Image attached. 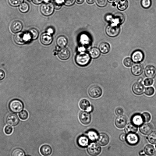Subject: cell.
<instances>
[{
  "label": "cell",
  "mask_w": 156,
  "mask_h": 156,
  "mask_svg": "<svg viewBox=\"0 0 156 156\" xmlns=\"http://www.w3.org/2000/svg\"><path fill=\"white\" fill-rule=\"evenodd\" d=\"M132 60L134 62L138 63L143 61L144 54L141 50H137L134 51L131 55Z\"/></svg>",
  "instance_id": "cell-11"
},
{
  "label": "cell",
  "mask_w": 156,
  "mask_h": 156,
  "mask_svg": "<svg viewBox=\"0 0 156 156\" xmlns=\"http://www.w3.org/2000/svg\"><path fill=\"white\" fill-rule=\"evenodd\" d=\"M100 52L98 48L96 47H93L90 49L89 54L91 58H96L100 56Z\"/></svg>",
  "instance_id": "cell-29"
},
{
  "label": "cell",
  "mask_w": 156,
  "mask_h": 156,
  "mask_svg": "<svg viewBox=\"0 0 156 156\" xmlns=\"http://www.w3.org/2000/svg\"><path fill=\"white\" fill-rule=\"evenodd\" d=\"M144 74L149 78H153L156 75V68L152 65L147 66L145 68Z\"/></svg>",
  "instance_id": "cell-13"
},
{
  "label": "cell",
  "mask_w": 156,
  "mask_h": 156,
  "mask_svg": "<svg viewBox=\"0 0 156 156\" xmlns=\"http://www.w3.org/2000/svg\"><path fill=\"white\" fill-rule=\"evenodd\" d=\"M126 135L124 133H122L119 136V138L120 140L122 141H125L126 140Z\"/></svg>",
  "instance_id": "cell-52"
},
{
  "label": "cell",
  "mask_w": 156,
  "mask_h": 156,
  "mask_svg": "<svg viewBox=\"0 0 156 156\" xmlns=\"http://www.w3.org/2000/svg\"><path fill=\"white\" fill-rule=\"evenodd\" d=\"M75 2V0H64V3L66 6H69L74 4Z\"/></svg>",
  "instance_id": "cell-48"
},
{
  "label": "cell",
  "mask_w": 156,
  "mask_h": 156,
  "mask_svg": "<svg viewBox=\"0 0 156 156\" xmlns=\"http://www.w3.org/2000/svg\"><path fill=\"white\" fill-rule=\"evenodd\" d=\"M11 156H25V153L22 149L16 148L12 150Z\"/></svg>",
  "instance_id": "cell-33"
},
{
  "label": "cell",
  "mask_w": 156,
  "mask_h": 156,
  "mask_svg": "<svg viewBox=\"0 0 156 156\" xmlns=\"http://www.w3.org/2000/svg\"><path fill=\"white\" fill-rule=\"evenodd\" d=\"M154 82L153 80L151 78H147L144 81V84L146 86H149L152 85Z\"/></svg>",
  "instance_id": "cell-47"
},
{
  "label": "cell",
  "mask_w": 156,
  "mask_h": 156,
  "mask_svg": "<svg viewBox=\"0 0 156 156\" xmlns=\"http://www.w3.org/2000/svg\"><path fill=\"white\" fill-rule=\"evenodd\" d=\"M40 151L41 155L43 156H49L52 153V149L50 145L44 144L41 147Z\"/></svg>",
  "instance_id": "cell-21"
},
{
  "label": "cell",
  "mask_w": 156,
  "mask_h": 156,
  "mask_svg": "<svg viewBox=\"0 0 156 156\" xmlns=\"http://www.w3.org/2000/svg\"><path fill=\"white\" fill-rule=\"evenodd\" d=\"M141 3L143 8L147 9L151 6V0H142Z\"/></svg>",
  "instance_id": "cell-42"
},
{
  "label": "cell",
  "mask_w": 156,
  "mask_h": 156,
  "mask_svg": "<svg viewBox=\"0 0 156 156\" xmlns=\"http://www.w3.org/2000/svg\"><path fill=\"white\" fill-rule=\"evenodd\" d=\"M143 65L139 63H136L134 64L131 68L132 73L134 75L138 76L140 75L143 72Z\"/></svg>",
  "instance_id": "cell-14"
},
{
  "label": "cell",
  "mask_w": 156,
  "mask_h": 156,
  "mask_svg": "<svg viewBox=\"0 0 156 156\" xmlns=\"http://www.w3.org/2000/svg\"><path fill=\"white\" fill-rule=\"evenodd\" d=\"M132 123L137 126H141L144 121L142 115L139 114L134 115L131 118Z\"/></svg>",
  "instance_id": "cell-22"
},
{
  "label": "cell",
  "mask_w": 156,
  "mask_h": 156,
  "mask_svg": "<svg viewBox=\"0 0 156 156\" xmlns=\"http://www.w3.org/2000/svg\"><path fill=\"white\" fill-rule=\"evenodd\" d=\"M9 4L12 6L20 5L23 2V0H8Z\"/></svg>",
  "instance_id": "cell-38"
},
{
  "label": "cell",
  "mask_w": 156,
  "mask_h": 156,
  "mask_svg": "<svg viewBox=\"0 0 156 156\" xmlns=\"http://www.w3.org/2000/svg\"><path fill=\"white\" fill-rule=\"evenodd\" d=\"M91 57L87 52L82 51L77 53L75 56V61L78 66L84 67L88 65L90 62Z\"/></svg>",
  "instance_id": "cell-1"
},
{
  "label": "cell",
  "mask_w": 156,
  "mask_h": 156,
  "mask_svg": "<svg viewBox=\"0 0 156 156\" xmlns=\"http://www.w3.org/2000/svg\"><path fill=\"white\" fill-rule=\"evenodd\" d=\"M41 42L44 45L50 44L52 41V37L48 33L42 34L40 37Z\"/></svg>",
  "instance_id": "cell-18"
},
{
  "label": "cell",
  "mask_w": 156,
  "mask_h": 156,
  "mask_svg": "<svg viewBox=\"0 0 156 156\" xmlns=\"http://www.w3.org/2000/svg\"><path fill=\"white\" fill-rule=\"evenodd\" d=\"M144 151L145 154L149 156H153L156 152L154 147L151 144L146 145L144 147Z\"/></svg>",
  "instance_id": "cell-27"
},
{
  "label": "cell",
  "mask_w": 156,
  "mask_h": 156,
  "mask_svg": "<svg viewBox=\"0 0 156 156\" xmlns=\"http://www.w3.org/2000/svg\"><path fill=\"white\" fill-rule=\"evenodd\" d=\"M144 87L140 83H135L133 86L132 89L133 92L136 94L140 95L144 92Z\"/></svg>",
  "instance_id": "cell-17"
},
{
  "label": "cell",
  "mask_w": 156,
  "mask_h": 156,
  "mask_svg": "<svg viewBox=\"0 0 156 156\" xmlns=\"http://www.w3.org/2000/svg\"><path fill=\"white\" fill-rule=\"evenodd\" d=\"M9 108L11 111L14 113H18L23 108V104L22 102L18 99L11 100L9 103Z\"/></svg>",
  "instance_id": "cell-2"
},
{
  "label": "cell",
  "mask_w": 156,
  "mask_h": 156,
  "mask_svg": "<svg viewBox=\"0 0 156 156\" xmlns=\"http://www.w3.org/2000/svg\"><path fill=\"white\" fill-rule=\"evenodd\" d=\"M99 49L103 54H106L110 51V47L109 44L106 42L101 43L99 46Z\"/></svg>",
  "instance_id": "cell-26"
},
{
  "label": "cell",
  "mask_w": 156,
  "mask_h": 156,
  "mask_svg": "<svg viewBox=\"0 0 156 156\" xmlns=\"http://www.w3.org/2000/svg\"><path fill=\"white\" fill-rule=\"evenodd\" d=\"M84 0H75V2L78 4H81L83 3Z\"/></svg>",
  "instance_id": "cell-56"
},
{
  "label": "cell",
  "mask_w": 156,
  "mask_h": 156,
  "mask_svg": "<svg viewBox=\"0 0 156 156\" xmlns=\"http://www.w3.org/2000/svg\"><path fill=\"white\" fill-rule=\"evenodd\" d=\"M5 76V73L4 71L2 69H0V81L2 80Z\"/></svg>",
  "instance_id": "cell-51"
},
{
  "label": "cell",
  "mask_w": 156,
  "mask_h": 156,
  "mask_svg": "<svg viewBox=\"0 0 156 156\" xmlns=\"http://www.w3.org/2000/svg\"><path fill=\"white\" fill-rule=\"evenodd\" d=\"M144 122H148L151 119V116L147 112H144L141 115Z\"/></svg>",
  "instance_id": "cell-44"
},
{
  "label": "cell",
  "mask_w": 156,
  "mask_h": 156,
  "mask_svg": "<svg viewBox=\"0 0 156 156\" xmlns=\"http://www.w3.org/2000/svg\"><path fill=\"white\" fill-rule=\"evenodd\" d=\"M126 140L129 145L134 146L139 142V138L138 135L135 133H129L126 136Z\"/></svg>",
  "instance_id": "cell-8"
},
{
  "label": "cell",
  "mask_w": 156,
  "mask_h": 156,
  "mask_svg": "<svg viewBox=\"0 0 156 156\" xmlns=\"http://www.w3.org/2000/svg\"><path fill=\"white\" fill-rule=\"evenodd\" d=\"M53 4L51 2H47L42 4L40 7V11L43 15L49 16L52 14L54 10Z\"/></svg>",
  "instance_id": "cell-4"
},
{
  "label": "cell",
  "mask_w": 156,
  "mask_h": 156,
  "mask_svg": "<svg viewBox=\"0 0 156 156\" xmlns=\"http://www.w3.org/2000/svg\"><path fill=\"white\" fill-rule=\"evenodd\" d=\"M137 126L131 123L128 124L125 129V131L127 133H135L137 131Z\"/></svg>",
  "instance_id": "cell-28"
},
{
  "label": "cell",
  "mask_w": 156,
  "mask_h": 156,
  "mask_svg": "<svg viewBox=\"0 0 156 156\" xmlns=\"http://www.w3.org/2000/svg\"><path fill=\"white\" fill-rule=\"evenodd\" d=\"M128 5L127 0H120L117 3V7L119 10L123 11L127 8Z\"/></svg>",
  "instance_id": "cell-30"
},
{
  "label": "cell",
  "mask_w": 156,
  "mask_h": 156,
  "mask_svg": "<svg viewBox=\"0 0 156 156\" xmlns=\"http://www.w3.org/2000/svg\"><path fill=\"white\" fill-rule=\"evenodd\" d=\"M127 122L126 117L124 115H119L115 120V124L116 126L120 129L123 128L126 125Z\"/></svg>",
  "instance_id": "cell-12"
},
{
  "label": "cell",
  "mask_w": 156,
  "mask_h": 156,
  "mask_svg": "<svg viewBox=\"0 0 156 156\" xmlns=\"http://www.w3.org/2000/svg\"><path fill=\"white\" fill-rule=\"evenodd\" d=\"M155 90L154 88L152 87H147L145 90V94L149 96L152 95L154 93Z\"/></svg>",
  "instance_id": "cell-39"
},
{
  "label": "cell",
  "mask_w": 156,
  "mask_h": 156,
  "mask_svg": "<svg viewBox=\"0 0 156 156\" xmlns=\"http://www.w3.org/2000/svg\"><path fill=\"white\" fill-rule=\"evenodd\" d=\"M143 80V78L142 77L139 78L138 80V82L139 83L141 82Z\"/></svg>",
  "instance_id": "cell-59"
},
{
  "label": "cell",
  "mask_w": 156,
  "mask_h": 156,
  "mask_svg": "<svg viewBox=\"0 0 156 156\" xmlns=\"http://www.w3.org/2000/svg\"><path fill=\"white\" fill-rule=\"evenodd\" d=\"M93 110V108L92 106L90 105V106L86 110L87 112H92Z\"/></svg>",
  "instance_id": "cell-54"
},
{
  "label": "cell",
  "mask_w": 156,
  "mask_h": 156,
  "mask_svg": "<svg viewBox=\"0 0 156 156\" xmlns=\"http://www.w3.org/2000/svg\"><path fill=\"white\" fill-rule=\"evenodd\" d=\"M89 142V138L85 136H79L77 139L78 144L80 146L82 147H85L87 146Z\"/></svg>",
  "instance_id": "cell-24"
},
{
  "label": "cell",
  "mask_w": 156,
  "mask_h": 156,
  "mask_svg": "<svg viewBox=\"0 0 156 156\" xmlns=\"http://www.w3.org/2000/svg\"><path fill=\"white\" fill-rule=\"evenodd\" d=\"M109 137L106 134L104 133H100L97 139L98 143L101 146L107 145L109 142Z\"/></svg>",
  "instance_id": "cell-16"
},
{
  "label": "cell",
  "mask_w": 156,
  "mask_h": 156,
  "mask_svg": "<svg viewBox=\"0 0 156 156\" xmlns=\"http://www.w3.org/2000/svg\"><path fill=\"white\" fill-rule=\"evenodd\" d=\"M147 139L149 142L153 144H156V132H151L147 136Z\"/></svg>",
  "instance_id": "cell-35"
},
{
  "label": "cell",
  "mask_w": 156,
  "mask_h": 156,
  "mask_svg": "<svg viewBox=\"0 0 156 156\" xmlns=\"http://www.w3.org/2000/svg\"><path fill=\"white\" fill-rule=\"evenodd\" d=\"M4 131L6 134L10 135L12 132L13 128L11 126L9 125L6 126L4 128Z\"/></svg>",
  "instance_id": "cell-46"
},
{
  "label": "cell",
  "mask_w": 156,
  "mask_h": 156,
  "mask_svg": "<svg viewBox=\"0 0 156 156\" xmlns=\"http://www.w3.org/2000/svg\"><path fill=\"white\" fill-rule=\"evenodd\" d=\"M87 151L90 155L96 156L99 155L101 153V148L99 145L97 144L92 143L88 146Z\"/></svg>",
  "instance_id": "cell-6"
},
{
  "label": "cell",
  "mask_w": 156,
  "mask_h": 156,
  "mask_svg": "<svg viewBox=\"0 0 156 156\" xmlns=\"http://www.w3.org/2000/svg\"><path fill=\"white\" fill-rule=\"evenodd\" d=\"M46 2H48L49 1H54V0H44Z\"/></svg>",
  "instance_id": "cell-60"
},
{
  "label": "cell",
  "mask_w": 156,
  "mask_h": 156,
  "mask_svg": "<svg viewBox=\"0 0 156 156\" xmlns=\"http://www.w3.org/2000/svg\"><path fill=\"white\" fill-rule=\"evenodd\" d=\"M155 148H156V145H155Z\"/></svg>",
  "instance_id": "cell-62"
},
{
  "label": "cell",
  "mask_w": 156,
  "mask_h": 156,
  "mask_svg": "<svg viewBox=\"0 0 156 156\" xmlns=\"http://www.w3.org/2000/svg\"><path fill=\"white\" fill-rule=\"evenodd\" d=\"M23 25L19 21H14L11 24L10 29L14 33H17L20 31L22 29Z\"/></svg>",
  "instance_id": "cell-23"
},
{
  "label": "cell",
  "mask_w": 156,
  "mask_h": 156,
  "mask_svg": "<svg viewBox=\"0 0 156 156\" xmlns=\"http://www.w3.org/2000/svg\"><path fill=\"white\" fill-rule=\"evenodd\" d=\"M64 0H54V6L56 9H60L63 3Z\"/></svg>",
  "instance_id": "cell-41"
},
{
  "label": "cell",
  "mask_w": 156,
  "mask_h": 156,
  "mask_svg": "<svg viewBox=\"0 0 156 156\" xmlns=\"http://www.w3.org/2000/svg\"><path fill=\"white\" fill-rule=\"evenodd\" d=\"M90 38L86 34H82L80 38L81 43L83 44H89L90 41Z\"/></svg>",
  "instance_id": "cell-36"
},
{
  "label": "cell",
  "mask_w": 156,
  "mask_h": 156,
  "mask_svg": "<svg viewBox=\"0 0 156 156\" xmlns=\"http://www.w3.org/2000/svg\"><path fill=\"white\" fill-rule=\"evenodd\" d=\"M19 116L21 119L25 120L28 118V114L26 111L23 110L19 113Z\"/></svg>",
  "instance_id": "cell-40"
},
{
  "label": "cell",
  "mask_w": 156,
  "mask_h": 156,
  "mask_svg": "<svg viewBox=\"0 0 156 156\" xmlns=\"http://www.w3.org/2000/svg\"><path fill=\"white\" fill-rule=\"evenodd\" d=\"M125 20V17L124 14L121 12H118L113 16V18L111 23L119 25L123 23Z\"/></svg>",
  "instance_id": "cell-15"
},
{
  "label": "cell",
  "mask_w": 156,
  "mask_h": 156,
  "mask_svg": "<svg viewBox=\"0 0 156 156\" xmlns=\"http://www.w3.org/2000/svg\"><path fill=\"white\" fill-rule=\"evenodd\" d=\"M28 34L30 39L35 40L38 37V32L36 29L33 28L29 30Z\"/></svg>",
  "instance_id": "cell-34"
},
{
  "label": "cell",
  "mask_w": 156,
  "mask_h": 156,
  "mask_svg": "<svg viewBox=\"0 0 156 156\" xmlns=\"http://www.w3.org/2000/svg\"><path fill=\"white\" fill-rule=\"evenodd\" d=\"M124 112L123 109L120 107L117 108L115 110V113L117 115H122Z\"/></svg>",
  "instance_id": "cell-49"
},
{
  "label": "cell",
  "mask_w": 156,
  "mask_h": 156,
  "mask_svg": "<svg viewBox=\"0 0 156 156\" xmlns=\"http://www.w3.org/2000/svg\"><path fill=\"white\" fill-rule=\"evenodd\" d=\"M117 0H107V1L111 3H114Z\"/></svg>",
  "instance_id": "cell-58"
},
{
  "label": "cell",
  "mask_w": 156,
  "mask_h": 156,
  "mask_svg": "<svg viewBox=\"0 0 156 156\" xmlns=\"http://www.w3.org/2000/svg\"><path fill=\"white\" fill-rule=\"evenodd\" d=\"M119 25L114 23H111L106 27L105 32L108 36L111 37L117 36L120 32Z\"/></svg>",
  "instance_id": "cell-3"
},
{
  "label": "cell",
  "mask_w": 156,
  "mask_h": 156,
  "mask_svg": "<svg viewBox=\"0 0 156 156\" xmlns=\"http://www.w3.org/2000/svg\"><path fill=\"white\" fill-rule=\"evenodd\" d=\"M123 64L126 66L130 67L133 65V61L131 58L127 57L124 60Z\"/></svg>",
  "instance_id": "cell-43"
},
{
  "label": "cell",
  "mask_w": 156,
  "mask_h": 156,
  "mask_svg": "<svg viewBox=\"0 0 156 156\" xmlns=\"http://www.w3.org/2000/svg\"><path fill=\"white\" fill-rule=\"evenodd\" d=\"M90 103L88 100L84 99L81 100L79 103V106L80 108L86 110L90 106Z\"/></svg>",
  "instance_id": "cell-31"
},
{
  "label": "cell",
  "mask_w": 156,
  "mask_h": 156,
  "mask_svg": "<svg viewBox=\"0 0 156 156\" xmlns=\"http://www.w3.org/2000/svg\"><path fill=\"white\" fill-rule=\"evenodd\" d=\"M95 0H86L87 2L89 4H91L94 3Z\"/></svg>",
  "instance_id": "cell-55"
},
{
  "label": "cell",
  "mask_w": 156,
  "mask_h": 156,
  "mask_svg": "<svg viewBox=\"0 0 156 156\" xmlns=\"http://www.w3.org/2000/svg\"><path fill=\"white\" fill-rule=\"evenodd\" d=\"M19 9L22 12H26L29 10V6L27 3H22L19 6Z\"/></svg>",
  "instance_id": "cell-37"
},
{
  "label": "cell",
  "mask_w": 156,
  "mask_h": 156,
  "mask_svg": "<svg viewBox=\"0 0 156 156\" xmlns=\"http://www.w3.org/2000/svg\"><path fill=\"white\" fill-rule=\"evenodd\" d=\"M79 118L81 122L84 125L89 124L91 119L90 113L84 111H81L80 112Z\"/></svg>",
  "instance_id": "cell-9"
},
{
  "label": "cell",
  "mask_w": 156,
  "mask_h": 156,
  "mask_svg": "<svg viewBox=\"0 0 156 156\" xmlns=\"http://www.w3.org/2000/svg\"><path fill=\"white\" fill-rule=\"evenodd\" d=\"M30 38L28 35L23 33L16 34L14 37L15 42L19 44H23L26 43Z\"/></svg>",
  "instance_id": "cell-7"
},
{
  "label": "cell",
  "mask_w": 156,
  "mask_h": 156,
  "mask_svg": "<svg viewBox=\"0 0 156 156\" xmlns=\"http://www.w3.org/2000/svg\"><path fill=\"white\" fill-rule=\"evenodd\" d=\"M152 126L150 123L144 124L140 126V132L144 135H148L151 133L153 130Z\"/></svg>",
  "instance_id": "cell-20"
},
{
  "label": "cell",
  "mask_w": 156,
  "mask_h": 156,
  "mask_svg": "<svg viewBox=\"0 0 156 156\" xmlns=\"http://www.w3.org/2000/svg\"><path fill=\"white\" fill-rule=\"evenodd\" d=\"M113 18V16L111 14L106 15L105 17L106 21L112 22Z\"/></svg>",
  "instance_id": "cell-50"
},
{
  "label": "cell",
  "mask_w": 156,
  "mask_h": 156,
  "mask_svg": "<svg viewBox=\"0 0 156 156\" xmlns=\"http://www.w3.org/2000/svg\"><path fill=\"white\" fill-rule=\"evenodd\" d=\"M59 58L62 60H66L69 58L70 53L69 50L65 48H62L58 52Z\"/></svg>",
  "instance_id": "cell-19"
},
{
  "label": "cell",
  "mask_w": 156,
  "mask_h": 156,
  "mask_svg": "<svg viewBox=\"0 0 156 156\" xmlns=\"http://www.w3.org/2000/svg\"><path fill=\"white\" fill-rule=\"evenodd\" d=\"M47 32H48V33H49L50 34H52L53 33L54 30L52 28H48V29Z\"/></svg>",
  "instance_id": "cell-57"
},
{
  "label": "cell",
  "mask_w": 156,
  "mask_h": 156,
  "mask_svg": "<svg viewBox=\"0 0 156 156\" xmlns=\"http://www.w3.org/2000/svg\"><path fill=\"white\" fill-rule=\"evenodd\" d=\"M32 1L34 4H38L41 3L44 0H32Z\"/></svg>",
  "instance_id": "cell-53"
},
{
  "label": "cell",
  "mask_w": 156,
  "mask_h": 156,
  "mask_svg": "<svg viewBox=\"0 0 156 156\" xmlns=\"http://www.w3.org/2000/svg\"><path fill=\"white\" fill-rule=\"evenodd\" d=\"M88 93L89 96L93 98H97L100 97L102 93V89L99 86L94 85L89 89Z\"/></svg>",
  "instance_id": "cell-5"
},
{
  "label": "cell",
  "mask_w": 156,
  "mask_h": 156,
  "mask_svg": "<svg viewBox=\"0 0 156 156\" xmlns=\"http://www.w3.org/2000/svg\"><path fill=\"white\" fill-rule=\"evenodd\" d=\"M56 43L60 47L64 48L67 44L68 40L66 37L64 36H59L57 39Z\"/></svg>",
  "instance_id": "cell-25"
},
{
  "label": "cell",
  "mask_w": 156,
  "mask_h": 156,
  "mask_svg": "<svg viewBox=\"0 0 156 156\" xmlns=\"http://www.w3.org/2000/svg\"><path fill=\"white\" fill-rule=\"evenodd\" d=\"M20 120L17 116L14 114H9L6 118V122L9 125L16 126L18 125Z\"/></svg>",
  "instance_id": "cell-10"
},
{
  "label": "cell",
  "mask_w": 156,
  "mask_h": 156,
  "mask_svg": "<svg viewBox=\"0 0 156 156\" xmlns=\"http://www.w3.org/2000/svg\"><path fill=\"white\" fill-rule=\"evenodd\" d=\"M26 156H30L27 155Z\"/></svg>",
  "instance_id": "cell-61"
},
{
  "label": "cell",
  "mask_w": 156,
  "mask_h": 156,
  "mask_svg": "<svg viewBox=\"0 0 156 156\" xmlns=\"http://www.w3.org/2000/svg\"><path fill=\"white\" fill-rule=\"evenodd\" d=\"M88 138L92 141H95L97 139L98 135L97 132L94 130H89L87 133Z\"/></svg>",
  "instance_id": "cell-32"
},
{
  "label": "cell",
  "mask_w": 156,
  "mask_h": 156,
  "mask_svg": "<svg viewBox=\"0 0 156 156\" xmlns=\"http://www.w3.org/2000/svg\"><path fill=\"white\" fill-rule=\"evenodd\" d=\"M107 0H96V4L101 7L105 6L107 4Z\"/></svg>",
  "instance_id": "cell-45"
}]
</instances>
